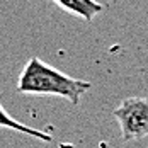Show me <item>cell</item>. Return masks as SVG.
I'll use <instances>...</instances> for the list:
<instances>
[{"label":"cell","mask_w":148,"mask_h":148,"mask_svg":"<svg viewBox=\"0 0 148 148\" xmlns=\"http://www.w3.org/2000/svg\"><path fill=\"white\" fill-rule=\"evenodd\" d=\"M90 89V84L56 70L41 58L32 56L24 65L17 80V92L27 95H56L78 106L82 95Z\"/></svg>","instance_id":"obj_1"},{"label":"cell","mask_w":148,"mask_h":148,"mask_svg":"<svg viewBox=\"0 0 148 148\" xmlns=\"http://www.w3.org/2000/svg\"><path fill=\"white\" fill-rule=\"evenodd\" d=\"M114 118L121 126L124 141L141 140L148 136V99L128 97L114 109Z\"/></svg>","instance_id":"obj_2"},{"label":"cell","mask_w":148,"mask_h":148,"mask_svg":"<svg viewBox=\"0 0 148 148\" xmlns=\"http://www.w3.org/2000/svg\"><path fill=\"white\" fill-rule=\"evenodd\" d=\"M60 9L72 15H77L87 22H92L95 15L102 12V5L97 0H53Z\"/></svg>","instance_id":"obj_3"},{"label":"cell","mask_w":148,"mask_h":148,"mask_svg":"<svg viewBox=\"0 0 148 148\" xmlns=\"http://www.w3.org/2000/svg\"><path fill=\"white\" fill-rule=\"evenodd\" d=\"M0 128H9L12 131H17L21 134H27V136H32V138H38L41 141H51V136L41 130H36V128H31L27 124H22L21 121H17L15 118H12L5 107L0 104Z\"/></svg>","instance_id":"obj_4"}]
</instances>
